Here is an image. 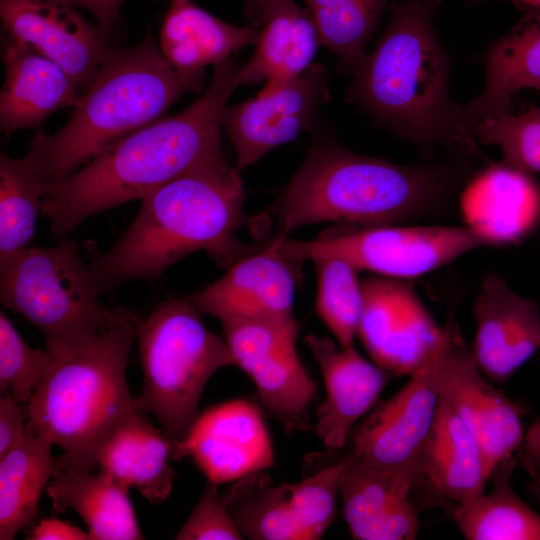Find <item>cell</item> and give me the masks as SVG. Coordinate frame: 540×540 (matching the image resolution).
I'll list each match as a JSON object with an SVG mask.
<instances>
[{
	"label": "cell",
	"mask_w": 540,
	"mask_h": 540,
	"mask_svg": "<svg viewBox=\"0 0 540 540\" xmlns=\"http://www.w3.org/2000/svg\"><path fill=\"white\" fill-rule=\"evenodd\" d=\"M244 64L215 65L206 91L187 109L156 120L113 143L69 176L49 185L42 213L51 232L67 236L85 219L148 194L222 151L227 101L242 84Z\"/></svg>",
	"instance_id": "cell-1"
},
{
	"label": "cell",
	"mask_w": 540,
	"mask_h": 540,
	"mask_svg": "<svg viewBox=\"0 0 540 540\" xmlns=\"http://www.w3.org/2000/svg\"><path fill=\"white\" fill-rule=\"evenodd\" d=\"M464 168L398 165L318 138L277 207V236L314 223L397 225L441 213L464 184Z\"/></svg>",
	"instance_id": "cell-2"
},
{
	"label": "cell",
	"mask_w": 540,
	"mask_h": 540,
	"mask_svg": "<svg viewBox=\"0 0 540 540\" xmlns=\"http://www.w3.org/2000/svg\"><path fill=\"white\" fill-rule=\"evenodd\" d=\"M244 188L236 168L217 152L142 199L140 210L116 244L89 271L100 291L133 279H154L180 259L207 251L231 265L235 237L245 222Z\"/></svg>",
	"instance_id": "cell-3"
},
{
	"label": "cell",
	"mask_w": 540,
	"mask_h": 540,
	"mask_svg": "<svg viewBox=\"0 0 540 540\" xmlns=\"http://www.w3.org/2000/svg\"><path fill=\"white\" fill-rule=\"evenodd\" d=\"M436 0L392 5L390 22L354 75L352 100L422 150L478 154V122L448 92L451 61L433 27Z\"/></svg>",
	"instance_id": "cell-4"
},
{
	"label": "cell",
	"mask_w": 540,
	"mask_h": 540,
	"mask_svg": "<svg viewBox=\"0 0 540 540\" xmlns=\"http://www.w3.org/2000/svg\"><path fill=\"white\" fill-rule=\"evenodd\" d=\"M205 70L179 71L152 35L111 49L68 122L56 133L37 130L23 157L47 187L78 170L104 149L158 120L182 95L200 91Z\"/></svg>",
	"instance_id": "cell-5"
},
{
	"label": "cell",
	"mask_w": 540,
	"mask_h": 540,
	"mask_svg": "<svg viewBox=\"0 0 540 540\" xmlns=\"http://www.w3.org/2000/svg\"><path fill=\"white\" fill-rule=\"evenodd\" d=\"M139 320L125 307L111 308L96 340L57 360L26 403L28 423L62 448L59 458L74 470L94 471L107 436L135 410L126 367Z\"/></svg>",
	"instance_id": "cell-6"
},
{
	"label": "cell",
	"mask_w": 540,
	"mask_h": 540,
	"mask_svg": "<svg viewBox=\"0 0 540 540\" xmlns=\"http://www.w3.org/2000/svg\"><path fill=\"white\" fill-rule=\"evenodd\" d=\"M136 339L143 388L133 406L158 419L173 454L199 415L209 379L236 361L225 339L204 326L186 298L163 302L145 321L139 320Z\"/></svg>",
	"instance_id": "cell-7"
},
{
	"label": "cell",
	"mask_w": 540,
	"mask_h": 540,
	"mask_svg": "<svg viewBox=\"0 0 540 540\" xmlns=\"http://www.w3.org/2000/svg\"><path fill=\"white\" fill-rule=\"evenodd\" d=\"M68 236L52 247H28L0 259V301L38 328L61 360L93 343L111 308Z\"/></svg>",
	"instance_id": "cell-8"
},
{
	"label": "cell",
	"mask_w": 540,
	"mask_h": 540,
	"mask_svg": "<svg viewBox=\"0 0 540 540\" xmlns=\"http://www.w3.org/2000/svg\"><path fill=\"white\" fill-rule=\"evenodd\" d=\"M273 240L278 252L294 262L339 258L358 272L400 280L421 277L487 246L466 226L337 225L311 240Z\"/></svg>",
	"instance_id": "cell-9"
},
{
	"label": "cell",
	"mask_w": 540,
	"mask_h": 540,
	"mask_svg": "<svg viewBox=\"0 0 540 540\" xmlns=\"http://www.w3.org/2000/svg\"><path fill=\"white\" fill-rule=\"evenodd\" d=\"M342 465L343 460L279 486L259 470L234 481L221 497L244 538L320 539L335 518Z\"/></svg>",
	"instance_id": "cell-10"
},
{
	"label": "cell",
	"mask_w": 540,
	"mask_h": 540,
	"mask_svg": "<svg viewBox=\"0 0 540 540\" xmlns=\"http://www.w3.org/2000/svg\"><path fill=\"white\" fill-rule=\"evenodd\" d=\"M236 366L255 383L261 403L287 432L311 428L309 410L317 384L299 359L295 319H220Z\"/></svg>",
	"instance_id": "cell-11"
},
{
	"label": "cell",
	"mask_w": 540,
	"mask_h": 540,
	"mask_svg": "<svg viewBox=\"0 0 540 540\" xmlns=\"http://www.w3.org/2000/svg\"><path fill=\"white\" fill-rule=\"evenodd\" d=\"M443 329L436 352L439 395L476 438L490 478L493 469L520 448L526 408L489 383L453 317Z\"/></svg>",
	"instance_id": "cell-12"
},
{
	"label": "cell",
	"mask_w": 540,
	"mask_h": 540,
	"mask_svg": "<svg viewBox=\"0 0 540 540\" xmlns=\"http://www.w3.org/2000/svg\"><path fill=\"white\" fill-rule=\"evenodd\" d=\"M357 335L374 363L394 376H411L433 356L443 337L439 326L405 281L372 277L361 282Z\"/></svg>",
	"instance_id": "cell-13"
},
{
	"label": "cell",
	"mask_w": 540,
	"mask_h": 540,
	"mask_svg": "<svg viewBox=\"0 0 540 540\" xmlns=\"http://www.w3.org/2000/svg\"><path fill=\"white\" fill-rule=\"evenodd\" d=\"M189 456L216 484L236 481L274 465L270 433L257 403L234 399L199 413L184 441L172 454Z\"/></svg>",
	"instance_id": "cell-14"
},
{
	"label": "cell",
	"mask_w": 540,
	"mask_h": 540,
	"mask_svg": "<svg viewBox=\"0 0 540 540\" xmlns=\"http://www.w3.org/2000/svg\"><path fill=\"white\" fill-rule=\"evenodd\" d=\"M328 100L327 69L312 63L275 92L225 107L221 125L234 145L236 169L254 164L307 130L318 108Z\"/></svg>",
	"instance_id": "cell-15"
},
{
	"label": "cell",
	"mask_w": 540,
	"mask_h": 540,
	"mask_svg": "<svg viewBox=\"0 0 540 540\" xmlns=\"http://www.w3.org/2000/svg\"><path fill=\"white\" fill-rule=\"evenodd\" d=\"M5 32L56 62L86 90L110 48L107 33L70 0H0Z\"/></svg>",
	"instance_id": "cell-16"
},
{
	"label": "cell",
	"mask_w": 540,
	"mask_h": 540,
	"mask_svg": "<svg viewBox=\"0 0 540 540\" xmlns=\"http://www.w3.org/2000/svg\"><path fill=\"white\" fill-rule=\"evenodd\" d=\"M436 352L401 390L380 402L354 430L352 454L376 466L419 472L440 398Z\"/></svg>",
	"instance_id": "cell-17"
},
{
	"label": "cell",
	"mask_w": 540,
	"mask_h": 540,
	"mask_svg": "<svg viewBox=\"0 0 540 540\" xmlns=\"http://www.w3.org/2000/svg\"><path fill=\"white\" fill-rule=\"evenodd\" d=\"M418 472L380 467L350 454L338 479L344 517L358 540H414L420 523L410 500Z\"/></svg>",
	"instance_id": "cell-18"
},
{
	"label": "cell",
	"mask_w": 540,
	"mask_h": 540,
	"mask_svg": "<svg viewBox=\"0 0 540 540\" xmlns=\"http://www.w3.org/2000/svg\"><path fill=\"white\" fill-rule=\"evenodd\" d=\"M476 333L472 355L482 373L503 383L540 351V309L515 293L505 280L488 274L475 298Z\"/></svg>",
	"instance_id": "cell-19"
},
{
	"label": "cell",
	"mask_w": 540,
	"mask_h": 540,
	"mask_svg": "<svg viewBox=\"0 0 540 540\" xmlns=\"http://www.w3.org/2000/svg\"><path fill=\"white\" fill-rule=\"evenodd\" d=\"M293 263L278 252L272 240L263 251L237 259L221 278L186 299L199 313L219 320H292L296 284Z\"/></svg>",
	"instance_id": "cell-20"
},
{
	"label": "cell",
	"mask_w": 540,
	"mask_h": 540,
	"mask_svg": "<svg viewBox=\"0 0 540 540\" xmlns=\"http://www.w3.org/2000/svg\"><path fill=\"white\" fill-rule=\"evenodd\" d=\"M504 162L489 165L465 185L460 208L466 227L487 246L519 245L540 226V183Z\"/></svg>",
	"instance_id": "cell-21"
},
{
	"label": "cell",
	"mask_w": 540,
	"mask_h": 540,
	"mask_svg": "<svg viewBox=\"0 0 540 540\" xmlns=\"http://www.w3.org/2000/svg\"><path fill=\"white\" fill-rule=\"evenodd\" d=\"M304 342L318 363L326 398L317 408L316 434L329 450L343 448L353 426L376 403L394 376L367 361L352 346L337 348L328 337L307 335Z\"/></svg>",
	"instance_id": "cell-22"
},
{
	"label": "cell",
	"mask_w": 540,
	"mask_h": 540,
	"mask_svg": "<svg viewBox=\"0 0 540 540\" xmlns=\"http://www.w3.org/2000/svg\"><path fill=\"white\" fill-rule=\"evenodd\" d=\"M245 15L258 32L256 50L245 63L242 84L265 79L268 95L299 76L320 44L312 17L292 0H247Z\"/></svg>",
	"instance_id": "cell-23"
},
{
	"label": "cell",
	"mask_w": 540,
	"mask_h": 540,
	"mask_svg": "<svg viewBox=\"0 0 540 540\" xmlns=\"http://www.w3.org/2000/svg\"><path fill=\"white\" fill-rule=\"evenodd\" d=\"M2 60L5 81L0 93V127L6 134L37 129L55 111L78 103L79 90L63 68L7 33Z\"/></svg>",
	"instance_id": "cell-24"
},
{
	"label": "cell",
	"mask_w": 540,
	"mask_h": 540,
	"mask_svg": "<svg viewBox=\"0 0 540 540\" xmlns=\"http://www.w3.org/2000/svg\"><path fill=\"white\" fill-rule=\"evenodd\" d=\"M488 480L480 445L449 402L440 396L413 490L425 487L458 505L484 494Z\"/></svg>",
	"instance_id": "cell-25"
},
{
	"label": "cell",
	"mask_w": 540,
	"mask_h": 540,
	"mask_svg": "<svg viewBox=\"0 0 540 540\" xmlns=\"http://www.w3.org/2000/svg\"><path fill=\"white\" fill-rule=\"evenodd\" d=\"M128 489L102 470L77 471L57 458L46 492L56 512L74 509L81 516L88 527L89 539H143Z\"/></svg>",
	"instance_id": "cell-26"
},
{
	"label": "cell",
	"mask_w": 540,
	"mask_h": 540,
	"mask_svg": "<svg viewBox=\"0 0 540 540\" xmlns=\"http://www.w3.org/2000/svg\"><path fill=\"white\" fill-rule=\"evenodd\" d=\"M170 458L172 444L164 432L132 410L103 442L97 465L127 487L136 488L151 503L161 504L172 490Z\"/></svg>",
	"instance_id": "cell-27"
},
{
	"label": "cell",
	"mask_w": 540,
	"mask_h": 540,
	"mask_svg": "<svg viewBox=\"0 0 540 540\" xmlns=\"http://www.w3.org/2000/svg\"><path fill=\"white\" fill-rule=\"evenodd\" d=\"M486 83L466 105L477 121L513 111V97L540 82V9H530L485 57Z\"/></svg>",
	"instance_id": "cell-28"
},
{
	"label": "cell",
	"mask_w": 540,
	"mask_h": 540,
	"mask_svg": "<svg viewBox=\"0 0 540 540\" xmlns=\"http://www.w3.org/2000/svg\"><path fill=\"white\" fill-rule=\"evenodd\" d=\"M257 39L251 25L234 26L190 0H171L160 32V50L174 68L192 72L230 58Z\"/></svg>",
	"instance_id": "cell-29"
},
{
	"label": "cell",
	"mask_w": 540,
	"mask_h": 540,
	"mask_svg": "<svg viewBox=\"0 0 540 540\" xmlns=\"http://www.w3.org/2000/svg\"><path fill=\"white\" fill-rule=\"evenodd\" d=\"M52 442L26 424L20 440L0 457V539L11 540L34 521L52 478Z\"/></svg>",
	"instance_id": "cell-30"
},
{
	"label": "cell",
	"mask_w": 540,
	"mask_h": 540,
	"mask_svg": "<svg viewBox=\"0 0 540 540\" xmlns=\"http://www.w3.org/2000/svg\"><path fill=\"white\" fill-rule=\"evenodd\" d=\"M518 458L500 462L489 480L493 489L453 511L454 521L468 540H540V514L513 490L510 478Z\"/></svg>",
	"instance_id": "cell-31"
},
{
	"label": "cell",
	"mask_w": 540,
	"mask_h": 540,
	"mask_svg": "<svg viewBox=\"0 0 540 540\" xmlns=\"http://www.w3.org/2000/svg\"><path fill=\"white\" fill-rule=\"evenodd\" d=\"M320 44L355 75L367 59L366 44L388 0H305Z\"/></svg>",
	"instance_id": "cell-32"
},
{
	"label": "cell",
	"mask_w": 540,
	"mask_h": 540,
	"mask_svg": "<svg viewBox=\"0 0 540 540\" xmlns=\"http://www.w3.org/2000/svg\"><path fill=\"white\" fill-rule=\"evenodd\" d=\"M46 190L24 158L0 156V259L29 247Z\"/></svg>",
	"instance_id": "cell-33"
},
{
	"label": "cell",
	"mask_w": 540,
	"mask_h": 540,
	"mask_svg": "<svg viewBox=\"0 0 540 540\" xmlns=\"http://www.w3.org/2000/svg\"><path fill=\"white\" fill-rule=\"evenodd\" d=\"M313 262L318 281L316 311L340 346H352L363 303L358 271L339 258H322Z\"/></svg>",
	"instance_id": "cell-34"
},
{
	"label": "cell",
	"mask_w": 540,
	"mask_h": 540,
	"mask_svg": "<svg viewBox=\"0 0 540 540\" xmlns=\"http://www.w3.org/2000/svg\"><path fill=\"white\" fill-rule=\"evenodd\" d=\"M57 360L45 349H33L3 311L0 312V392L27 403Z\"/></svg>",
	"instance_id": "cell-35"
},
{
	"label": "cell",
	"mask_w": 540,
	"mask_h": 540,
	"mask_svg": "<svg viewBox=\"0 0 540 540\" xmlns=\"http://www.w3.org/2000/svg\"><path fill=\"white\" fill-rule=\"evenodd\" d=\"M475 137L500 148L502 162L540 173V107L505 113L478 122Z\"/></svg>",
	"instance_id": "cell-36"
},
{
	"label": "cell",
	"mask_w": 540,
	"mask_h": 540,
	"mask_svg": "<svg viewBox=\"0 0 540 540\" xmlns=\"http://www.w3.org/2000/svg\"><path fill=\"white\" fill-rule=\"evenodd\" d=\"M217 487L218 484L208 481L199 501L175 539H244L224 505Z\"/></svg>",
	"instance_id": "cell-37"
},
{
	"label": "cell",
	"mask_w": 540,
	"mask_h": 540,
	"mask_svg": "<svg viewBox=\"0 0 540 540\" xmlns=\"http://www.w3.org/2000/svg\"><path fill=\"white\" fill-rule=\"evenodd\" d=\"M28 421L27 404L19 403L10 395L0 398V457L22 437Z\"/></svg>",
	"instance_id": "cell-38"
},
{
	"label": "cell",
	"mask_w": 540,
	"mask_h": 540,
	"mask_svg": "<svg viewBox=\"0 0 540 540\" xmlns=\"http://www.w3.org/2000/svg\"><path fill=\"white\" fill-rule=\"evenodd\" d=\"M31 540H87L88 532L56 518L42 519L36 524L29 537Z\"/></svg>",
	"instance_id": "cell-39"
},
{
	"label": "cell",
	"mask_w": 540,
	"mask_h": 540,
	"mask_svg": "<svg viewBox=\"0 0 540 540\" xmlns=\"http://www.w3.org/2000/svg\"><path fill=\"white\" fill-rule=\"evenodd\" d=\"M517 456L530 477H540V418L532 423L524 435Z\"/></svg>",
	"instance_id": "cell-40"
},
{
	"label": "cell",
	"mask_w": 540,
	"mask_h": 540,
	"mask_svg": "<svg viewBox=\"0 0 540 540\" xmlns=\"http://www.w3.org/2000/svg\"><path fill=\"white\" fill-rule=\"evenodd\" d=\"M76 7L90 12L106 33L120 19L123 0H70Z\"/></svg>",
	"instance_id": "cell-41"
},
{
	"label": "cell",
	"mask_w": 540,
	"mask_h": 540,
	"mask_svg": "<svg viewBox=\"0 0 540 540\" xmlns=\"http://www.w3.org/2000/svg\"><path fill=\"white\" fill-rule=\"evenodd\" d=\"M527 490L540 503V477H530Z\"/></svg>",
	"instance_id": "cell-42"
},
{
	"label": "cell",
	"mask_w": 540,
	"mask_h": 540,
	"mask_svg": "<svg viewBox=\"0 0 540 540\" xmlns=\"http://www.w3.org/2000/svg\"><path fill=\"white\" fill-rule=\"evenodd\" d=\"M514 3L530 9H540V0H511Z\"/></svg>",
	"instance_id": "cell-43"
},
{
	"label": "cell",
	"mask_w": 540,
	"mask_h": 540,
	"mask_svg": "<svg viewBox=\"0 0 540 540\" xmlns=\"http://www.w3.org/2000/svg\"><path fill=\"white\" fill-rule=\"evenodd\" d=\"M533 89H536V90L540 91V82H538L537 84H535V85L533 86Z\"/></svg>",
	"instance_id": "cell-44"
}]
</instances>
